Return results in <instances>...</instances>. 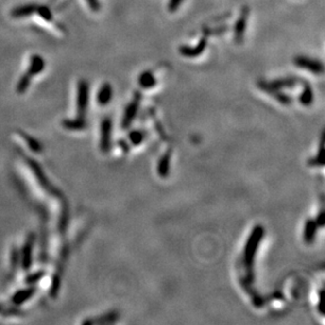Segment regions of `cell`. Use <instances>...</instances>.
<instances>
[{
    "mask_svg": "<svg viewBox=\"0 0 325 325\" xmlns=\"http://www.w3.org/2000/svg\"><path fill=\"white\" fill-rule=\"evenodd\" d=\"M264 235V229L262 226H256L254 228V231L251 235V238L248 239L247 243L245 245V251H244V263L247 270V276L248 280L252 281L253 280V263H254V257L256 255L257 247L260 243L261 239H262Z\"/></svg>",
    "mask_w": 325,
    "mask_h": 325,
    "instance_id": "cell-1",
    "label": "cell"
},
{
    "mask_svg": "<svg viewBox=\"0 0 325 325\" xmlns=\"http://www.w3.org/2000/svg\"><path fill=\"white\" fill-rule=\"evenodd\" d=\"M88 84L87 81L82 79L79 81L77 88V114L79 118H84L88 103Z\"/></svg>",
    "mask_w": 325,
    "mask_h": 325,
    "instance_id": "cell-2",
    "label": "cell"
},
{
    "mask_svg": "<svg viewBox=\"0 0 325 325\" xmlns=\"http://www.w3.org/2000/svg\"><path fill=\"white\" fill-rule=\"evenodd\" d=\"M294 63L296 67L308 69V71L313 74L320 75L323 73V63L319 60L308 58V57L305 56H297L294 59Z\"/></svg>",
    "mask_w": 325,
    "mask_h": 325,
    "instance_id": "cell-3",
    "label": "cell"
},
{
    "mask_svg": "<svg viewBox=\"0 0 325 325\" xmlns=\"http://www.w3.org/2000/svg\"><path fill=\"white\" fill-rule=\"evenodd\" d=\"M33 245H34V237L29 236V238L25 240L24 244L21 250V255L19 256V261L22 265L23 270H29L32 265V255H33Z\"/></svg>",
    "mask_w": 325,
    "mask_h": 325,
    "instance_id": "cell-4",
    "label": "cell"
},
{
    "mask_svg": "<svg viewBox=\"0 0 325 325\" xmlns=\"http://www.w3.org/2000/svg\"><path fill=\"white\" fill-rule=\"evenodd\" d=\"M112 132V120L110 118L103 119L101 123V137H100V149L103 153H107L111 148V133Z\"/></svg>",
    "mask_w": 325,
    "mask_h": 325,
    "instance_id": "cell-5",
    "label": "cell"
},
{
    "mask_svg": "<svg viewBox=\"0 0 325 325\" xmlns=\"http://www.w3.org/2000/svg\"><path fill=\"white\" fill-rule=\"evenodd\" d=\"M207 41L205 38H202V39L196 44L195 47H188V46H181L179 48V52L181 55L184 57H188V58H195V57L200 56L206 48Z\"/></svg>",
    "mask_w": 325,
    "mask_h": 325,
    "instance_id": "cell-6",
    "label": "cell"
},
{
    "mask_svg": "<svg viewBox=\"0 0 325 325\" xmlns=\"http://www.w3.org/2000/svg\"><path fill=\"white\" fill-rule=\"evenodd\" d=\"M29 165H30V168L31 170L33 171V173L36 177V179L39 181L40 183V186L44 188V189H48V192H54L55 193V190H52L53 189V187H52V184L50 183L49 179L46 177V175H44V173L42 171V170L40 169V167H38V164L36 162H34L33 160H29L28 161Z\"/></svg>",
    "mask_w": 325,
    "mask_h": 325,
    "instance_id": "cell-7",
    "label": "cell"
},
{
    "mask_svg": "<svg viewBox=\"0 0 325 325\" xmlns=\"http://www.w3.org/2000/svg\"><path fill=\"white\" fill-rule=\"evenodd\" d=\"M35 291H36V289L34 288V286H30V288H27V289L19 290L12 296L11 302L14 305H16V307H18V305H21L27 302L29 299L33 297Z\"/></svg>",
    "mask_w": 325,
    "mask_h": 325,
    "instance_id": "cell-8",
    "label": "cell"
},
{
    "mask_svg": "<svg viewBox=\"0 0 325 325\" xmlns=\"http://www.w3.org/2000/svg\"><path fill=\"white\" fill-rule=\"evenodd\" d=\"M113 97V87L110 84H103L97 93V103L100 105H106L111 103Z\"/></svg>",
    "mask_w": 325,
    "mask_h": 325,
    "instance_id": "cell-9",
    "label": "cell"
},
{
    "mask_svg": "<svg viewBox=\"0 0 325 325\" xmlns=\"http://www.w3.org/2000/svg\"><path fill=\"white\" fill-rule=\"evenodd\" d=\"M138 106H139V99L136 98L135 100L131 103L127 107L125 108V112H124V116L122 119V126L123 127H127L132 121L135 119L137 112H138Z\"/></svg>",
    "mask_w": 325,
    "mask_h": 325,
    "instance_id": "cell-10",
    "label": "cell"
},
{
    "mask_svg": "<svg viewBox=\"0 0 325 325\" xmlns=\"http://www.w3.org/2000/svg\"><path fill=\"white\" fill-rule=\"evenodd\" d=\"M246 18H247V12L245 11L242 13V15L239 17L237 22L235 24V40L238 43L242 42V40H243L246 29Z\"/></svg>",
    "mask_w": 325,
    "mask_h": 325,
    "instance_id": "cell-11",
    "label": "cell"
},
{
    "mask_svg": "<svg viewBox=\"0 0 325 325\" xmlns=\"http://www.w3.org/2000/svg\"><path fill=\"white\" fill-rule=\"evenodd\" d=\"M44 68V60L41 58L40 56L34 55L32 57L31 62H30V67L28 68V74L33 77L35 75L40 74L42 72V69Z\"/></svg>",
    "mask_w": 325,
    "mask_h": 325,
    "instance_id": "cell-12",
    "label": "cell"
},
{
    "mask_svg": "<svg viewBox=\"0 0 325 325\" xmlns=\"http://www.w3.org/2000/svg\"><path fill=\"white\" fill-rule=\"evenodd\" d=\"M138 84L142 88H151L156 86L157 80L152 72L145 71L138 77Z\"/></svg>",
    "mask_w": 325,
    "mask_h": 325,
    "instance_id": "cell-13",
    "label": "cell"
},
{
    "mask_svg": "<svg viewBox=\"0 0 325 325\" xmlns=\"http://www.w3.org/2000/svg\"><path fill=\"white\" fill-rule=\"evenodd\" d=\"M36 9H37V6L35 4H27V5L18 6V8L12 11V16L15 18L28 17L32 14H34V13H36Z\"/></svg>",
    "mask_w": 325,
    "mask_h": 325,
    "instance_id": "cell-14",
    "label": "cell"
},
{
    "mask_svg": "<svg viewBox=\"0 0 325 325\" xmlns=\"http://www.w3.org/2000/svg\"><path fill=\"white\" fill-rule=\"evenodd\" d=\"M62 125L66 127L68 130L71 131H80L84 130L86 127V121L84 118H77V119H69V120H65L62 122Z\"/></svg>",
    "mask_w": 325,
    "mask_h": 325,
    "instance_id": "cell-15",
    "label": "cell"
},
{
    "mask_svg": "<svg viewBox=\"0 0 325 325\" xmlns=\"http://www.w3.org/2000/svg\"><path fill=\"white\" fill-rule=\"evenodd\" d=\"M316 229H317V223L314 220H308L307 221V224H305L304 228V239L308 243H310L313 242L315 235H316Z\"/></svg>",
    "mask_w": 325,
    "mask_h": 325,
    "instance_id": "cell-16",
    "label": "cell"
},
{
    "mask_svg": "<svg viewBox=\"0 0 325 325\" xmlns=\"http://www.w3.org/2000/svg\"><path fill=\"white\" fill-rule=\"evenodd\" d=\"M170 159H171V151L165 154L162 159L159 162L158 165V173L162 178L168 177L169 171H170Z\"/></svg>",
    "mask_w": 325,
    "mask_h": 325,
    "instance_id": "cell-17",
    "label": "cell"
},
{
    "mask_svg": "<svg viewBox=\"0 0 325 325\" xmlns=\"http://www.w3.org/2000/svg\"><path fill=\"white\" fill-rule=\"evenodd\" d=\"M20 136L24 140V142L28 144L30 150H32L34 153H37V154L42 152V145L40 144V142H38L35 138L31 137L24 133H20Z\"/></svg>",
    "mask_w": 325,
    "mask_h": 325,
    "instance_id": "cell-18",
    "label": "cell"
},
{
    "mask_svg": "<svg viewBox=\"0 0 325 325\" xmlns=\"http://www.w3.org/2000/svg\"><path fill=\"white\" fill-rule=\"evenodd\" d=\"M314 100V94L313 91H311V87L309 86H305L304 91L302 92L301 96H300V101L301 103L304 105H309Z\"/></svg>",
    "mask_w": 325,
    "mask_h": 325,
    "instance_id": "cell-19",
    "label": "cell"
},
{
    "mask_svg": "<svg viewBox=\"0 0 325 325\" xmlns=\"http://www.w3.org/2000/svg\"><path fill=\"white\" fill-rule=\"evenodd\" d=\"M118 319V315L116 313H111L107 314L106 316H103L101 319L97 320H86L84 321V324H93V323H113Z\"/></svg>",
    "mask_w": 325,
    "mask_h": 325,
    "instance_id": "cell-20",
    "label": "cell"
},
{
    "mask_svg": "<svg viewBox=\"0 0 325 325\" xmlns=\"http://www.w3.org/2000/svg\"><path fill=\"white\" fill-rule=\"evenodd\" d=\"M31 76L27 73L25 75H23L22 77L20 78V80H19L18 82V85H17V92L19 94H22L24 93L25 91L28 90V87L30 86V82H31Z\"/></svg>",
    "mask_w": 325,
    "mask_h": 325,
    "instance_id": "cell-21",
    "label": "cell"
},
{
    "mask_svg": "<svg viewBox=\"0 0 325 325\" xmlns=\"http://www.w3.org/2000/svg\"><path fill=\"white\" fill-rule=\"evenodd\" d=\"M36 12L38 13V15L44 19V20L50 21L51 19H52V12H51V10L47 8V6H43V5L37 6Z\"/></svg>",
    "mask_w": 325,
    "mask_h": 325,
    "instance_id": "cell-22",
    "label": "cell"
},
{
    "mask_svg": "<svg viewBox=\"0 0 325 325\" xmlns=\"http://www.w3.org/2000/svg\"><path fill=\"white\" fill-rule=\"evenodd\" d=\"M130 139H131V142L135 145H138L143 141L144 139V135L139 131H134L130 134Z\"/></svg>",
    "mask_w": 325,
    "mask_h": 325,
    "instance_id": "cell-23",
    "label": "cell"
},
{
    "mask_svg": "<svg viewBox=\"0 0 325 325\" xmlns=\"http://www.w3.org/2000/svg\"><path fill=\"white\" fill-rule=\"evenodd\" d=\"M43 277V272H37L35 274H32L31 276H29L27 278V283L28 284H33L36 283L37 281H39V280Z\"/></svg>",
    "mask_w": 325,
    "mask_h": 325,
    "instance_id": "cell-24",
    "label": "cell"
},
{
    "mask_svg": "<svg viewBox=\"0 0 325 325\" xmlns=\"http://www.w3.org/2000/svg\"><path fill=\"white\" fill-rule=\"evenodd\" d=\"M183 2V0H169V11L170 12H175L179 9L180 4Z\"/></svg>",
    "mask_w": 325,
    "mask_h": 325,
    "instance_id": "cell-25",
    "label": "cell"
},
{
    "mask_svg": "<svg viewBox=\"0 0 325 325\" xmlns=\"http://www.w3.org/2000/svg\"><path fill=\"white\" fill-rule=\"evenodd\" d=\"M88 5L91 6V9L93 11H98L99 10V2H98V0H86Z\"/></svg>",
    "mask_w": 325,
    "mask_h": 325,
    "instance_id": "cell-26",
    "label": "cell"
}]
</instances>
